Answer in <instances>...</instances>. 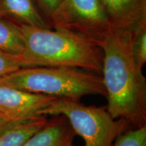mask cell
Wrapping results in <instances>:
<instances>
[{
  "label": "cell",
  "mask_w": 146,
  "mask_h": 146,
  "mask_svg": "<svg viewBox=\"0 0 146 146\" xmlns=\"http://www.w3.org/2000/svg\"><path fill=\"white\" fill-rule=\"evenodd\" d=\"M40 116H63L85 146H113L120 135L130 129L127 122L115 119L104 107L85 106L79 100L56 98Z\"/></svg>",
  "instance_id": "4"
},
{
  "label": "cell",
  "mask_w": 146,
  "mask_h": 146,
  "mask_svg": "<svg viewBox=\"0 0 146 146\" xmlns=\"http://www.w3.org/2000/svg\"><path fill=\"white\" fill-rule=\"evenodd\" d=\"M16 123H18V122L12 121V120L8 119V118L5 117L3 115L0 114V132H1V131L4 130L6 128L9 127L10 126Z\"/></svg>",
  "instance_id": "16"
},
{
  "label": "cell",
  "mask_w": 146,
  "mask_h": 146,
  "mask_svg": "<svg viewBox=\"0 0 146 146\" xmlns=\"http://www.w3.org/2000/svg\"><path fill=\"white\" fill-rule=\"evenodd\" d=\"M22 66H23L20 56L0 52V77L21 68Z\"/></svg>",
  "instance_id": "14"
},
{
  "label": "cell",
  "mask_w": 146,
  "mask_h": 146,
  "mask_svg": "<svg viewBox=\"0 0 146 146\" xmlns=\"http://www.w3.org/2000/svg\"><path fill=\"white\" fill-rule=\"evenodd\" d=\"M0 16L19 25L51 28L35 0H0Z\"/></svg>",
  "instance_id": "9"
},
{
  "label": "cell",
  "mask_w": 146,
  "mask_h": 146,
  "mask_svg": "<svg viewBox=\"0 0 146 146\" xmlns=\"http://www.w3.org/2000/svg\"><path fill=\"white\" fill-rule=\"evenodd\" d=\"M56 97L34 94L0 84V114L12 121L39 117Z\"/></svg>",
  "instance_id": "6"
},
{
  "label": "cell",
  "mask_w": 146,
  "mask_h": 146,
  "mask_svg": "<svg viewBox=\"0 0 146 146\" xmlns=\"http://www.w3.org/2000/svg\"><path fill=\"white\" fill-rule=\"evenodd\" d=\"M113 146H146V125L129 129L116 138Z\"/></svg>",
  "instance_id": "13"
},
{
  "label": "cell",
  "mask_w": 146,
  "mask_h": 146,
  "mask_svg": "<svg viewBox=\"0 0 146 146\" xmlns=\"http://www.w3.org/2000/svg\"><path fill=\"white\" fill-rule=\"evenodd\" d=\"M131 52L137 66L143 70L146 63V23L133 31Z\"/></svg>",
  "instance_id": "12"
},
{
  "label": "cell",
  "mask_w": 146,
  "mask_h": 146,
  "mask_svg": "<svg viewBox=\"0 0 146 146\" xmlns=\"http://www.w3.org/2000/svg\"><path fill=\"white\" fill-rule=\"evenodd\" d=\"M133 31L112 27L100 43L107 110L133 128L146 125V79L131 52Z\"/></svg>",
  "instance_id": "1"
},
{
  "label": "cell",
  "mask_w": 146,
  "mask_h": 146,
  "mask_svg": "<svg viewBox=\"0 0 146 146\" xmlns=\"http://www.w3.org/2000/svg\"><path fill=\"white\" fill-rule=\"evenodd\" d=\"M72 146H74V145H72Z\"/></svg>",
  "instance_id": "17"
},
{
  "label": "cell",
  "mask_w": 146,
  "mask_h": 146,
  "mask_svg": "<svg viewBox=\"0 0 146 146\" xmlns=\"http://www.w3.org/2000/svg\"><path fill=\"white\" fill-rule=\"evenodd\" d=\"M60 1L61 0H35L49 25L51 16Z\"/></svg>",
  "instance_id": "15"
},
{
  "label": "cell",
  "mask_w": 146,
  "mask_h": 146,
  "mask_svg": "<svg viewBox=\"0 0 146 146\" xmlns=\"http://www.w3.org/2000/svg\"><path fill=\"white\" fill-rule=\"evenodd\" d=\"M0 84L56 98L77 100L85 96L106 98L102 76L73 68L21 67L0 77Z\"/></svg>",
  "instance_id": "3"
},
{
  "label": "cell",
  "mask_w": 146,
  "mask_h": 146,
  "mask_svg": "<svg viewBox=\"0 0 146 146\" xmlns=\"http://www.w3.org/2000/svg\"><path fill=\"white\" fill-rule=\"evenodd\" d=\"M113 27L134 31L146 23V0H100Z\"/></svg>",
  "instance_id": "7"
},
{
  "label": "cell",
  "mask_w": 146,
  "mask_h": 146,
  "mask_svg": "<svg viewBox=\"0 0 146 146\" xmlns=\"http://www.w3.org/2000/svg\"><path fill=\"white\" fill-rule=\"evenodd\" d=\"M25 49V41L19 25L0 16V52L21 56Z\"/></svg>",
  "instance_id": "11"
},
{
  "label": "cell",
  "mask_w": 146,
  "mask_h": 146,
  "mask_svg": "<svg viewBox=\"0 0 146 146\" xmlns=\"http://www.w3.org/2000/svg\"><path fill=\"white\" fill-rule=\"evenodd\" d=\"M49 23L55 29L79 35L99 46L113 27L100 0H61Z\"/></svg>",
  "instance_id": "5"
},
{
  "label": "cell",
  "mask_w": 146,
  "mask_h": 146,
  "mask_svg": "<svg viewBox=\"0 0 146 146\" xmlns=\"http://www.w3.org/2000/svg\"><path fill=\"white\" fill-rule=\"evenodd\" d=\"M19 26L25 41L20 56L22 67L79 68L96 74L102 72L103 52L94 42L64 30Z\"/></svg>",
  "instance_id": "2"
},
{
  "label": "cell",
  "mask_w": 146,
  "mask_h": 146,
  "mask_svg": "<svg viewBox=\"0 0 146 146\" xmlns=\"http://www.w3.org/2000/svg\"><path fill=\"white\" fill-rule=\"evenodd\" d=\"M75 135L64 116H55L21 146H72Z\"/></svg>",
  "instance_id": "8"
},
{
  "label": "cell",
  "mask_w": 146,
  "mask_h": 146,
  "mask_svg": "<svg viewBox=\"0 0 146 146\" xmlns=\"http://www.w3.org/2000/svg\"><path fill=\"white\" fill-rule=\"evenodd\" d=\"M45 116L18 122L0 132V146H21L33 135L46 125Z\"/></svg>",
  "instance_id": "10"
}]
</instances>
